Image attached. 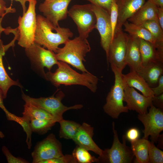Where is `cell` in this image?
Returning a JSON list of instances; mask_svg holds the SVG:
<instances>
[{"label":"cell","instance_id":"cell-1","mask_svg":"<svg viewBox=\"0 0 163 163\" xmlns=\"http://www.w3.org/2000/svg\"><path fill=\"white\" fill-rule=\"evenodd\" d=\"M37 26L34 42L56 53L59 46L65 44L73 35L68 28L54 26L46 18L36 16Z\"/></svg>","mask_w":163,"mask_h":163},{"label":"cell","instance_id":"cell-2","mask_svg":"<svg viewBox=\"0 0 163 163\" xmlns=\"http://www.w3.org/2000/svg\"><path fill=\"white\" fill-rule=\"evenodd\" d=\"M58 68L54 72L49 71L46 73V79L58 87L65 85H79L87 87L93 93L97 89L98 78L90 72L80 74L71 68L67 63L59 61Z\"/></svg>","mask_w":163,"mask_h":163},{"label":"cell","instance_id":"cell-3","mask_svg":"<svg viewBox=\"0 0 163 163\" xmlns=\"http://www.w3.org/2000/svg\"><path fill=\"white\" fill-rule=\"evenodd\" d=\"M55 53L57 60L69 64L82 72H88L83 63L86 61L85 58L86 54L91 50L87 39L79 36L69 39Z\"/></svg>","mask_w":163,"mask_h":163},{"label":"cell","instance_id":"cell-4","mask_svg":"<svg viewBox=\"0 0 163 163\" xmlns=\"http://www.w3.org/2000/svg\"><path fill=\"white\" fill-rule=\"evenodd\" d=\"M114 75V82L106 98L103 107L104 112L113 119H117L120 113L129 110L123 104L124 84L122 71L111 65Z\"/></svg>","mask_w":163,"mask_h":163},{"label":"cell","instance_id":"cell-5","mask_svg":"<svg viewBox=\"0 0 163 163\" xmlns=\"http://www.w3.org/2000/svg\"><path fill=\"white\" fill-rule=\"evenodd\" d=\"M65 97L63 92L59 91L55 96L54 94L48 97L34 98L25 94L22 92V97L25 102L29 103L36 106L46 110L54 117L57 122L63 119V115L66 111L82 108L83 106L77 104L69 107L64 105L61 101Z\"/></svg>","mask_w":163,"mask_h":163},{"label":"cell","instance_id":"cell-6","mask_svg":"<svg viewBox=\"0 0 163 163\" xmlns=\"http://www.w3.org/2000/svg\"><path fill=\"white\" fill-rule=\"evenodd\" d=\"M113 133V142L110 149L103 151L98 158L97 162L105 163H130L134 156L130 147L126 145L125 135L122 137V143L120 142L114 122L112 123Z\"/></svg>","mask_w":163,"mask_h":163},{"label":"cell","instance_id":"cell-7","mask_svg":"<svg viewBox=\"0 0 163 163\" xmlns=\"http://www.w3.org/2000/svg\"><path fill=\"white\" fill-rule=\"evenodd\" d=\"M28 9L19 16L18 19V43L20 46L27 48L34 43L35 31L37 26L35 11L36 0H29Z\"/></svg>","mask_w":163,"mask_h":163},{"label":"cell","instance_id":"cell-8","mask_svg":"<svg viewBox=\"0 0 163 163\" xmlns=\"http://www.w3.org/2000/svg\"><path fill=\"white\" fill-rule=\"evenodd\" d=\"M68 15L76 24L79 36L82 38L87 39L95 28L97 18L91 4L73 5L68 10Z\"/></svg>","mask_w":163,"mask_h":163},{"label":"cell","instance_id":"cell-9","mask_svg":"<svg viewBox=\"0 0 163 163\" xmlns=\"http://www.w3.org/2000/svg\"><path fill=\"white\" fill-rule=\"evenodd\" d=\"M129 35L122 29L116 30L106 56L107 62L121 71L127 65L126 57Z\"/></svg>","mask_w":163,"mask_h":163},{"label":"cell","instance_id":"cell-10","mask_svg":"<svg viewBox=\"0 0 163 163\" xmlns=\"http://www.w3.org/2000/svg\"><path fill=\"white\" fill-rule=\"evenodd\" d=\"M149 108L148 112L138 114L137 117L144 126L143 138L148 139L150 136L151 141L157 143L160 133L163 130V110L155 107L152 104Z\"/></svg>","mask_w":163,"mask_h":163},{"label":"cell","instance_id":"cell-11","mask_svg":"<svg viewBox=\"0 0 163 163\" xmlns=\"http://www.w3.org/2000/svg\"><path fill=\"white\" fill-rule=\"evenodd\" d=\"M25 49L26 54L31 62L40 71L43 77L46 79L44 68H46L49 71H50L53 66L57 65L59 62L55 53L46 49L34 42Z\"/></svg>","mask_w":163,"mask_h":163},{"label":"cell","instance_id":"cell-12","mask_svg":"<svg viewBox=\"0 0 163 163\" xmlns=\"http://www.w3.org/2000/svg\"><path fill=\"white\" fill-rule=\"evenodd\" d=\"M31 155L33 163H41L43 161L64 155L61 143L53 133L38 142Z\"/></svg>","mask_w":163,"mask_h":163},{"label":"cell","instance_id":"cell-13","mask_svg":"<svg viewBox=\"0 0 163 163\" xmlns=\"http://www.w3.org/2000/svg\"><path fill=\"white\" fill-rule=\"evenodd\" d=\"M72 0H45L39 6V11L53 26L57 27L59 22L66 18L68 8Z\"/></svg>","mask_w":163,"mask_h":163},{"label":"cell","instance_id":"cell-14","mask_svg":"<svg viewBox=\"0 0 163 163\" xmlns=\"http://www.w3.org/2000/svg\"><path fill=\"white\" fill-rule=\"evenodd\" d=\"M97 18L95 28L101 37V45L107 55L109 45L112 40V29L110 13L103 8L91 3Z\"/></svg>","mask_w":163,"mask_h":163},{"label":"cell","instance_id":"cell-15","mask_svg":"<svg viewBox=\"0 0 163 163\" xmlns=\"http://www.w3.org/2000/svg\"><path fill=\"white\" fill-rule=\"evenodd\" d=\"M123 101L129 110L135 111L138 114L147 113L152 104L153 97H146L137 92L135 89L129 86L124 82Z\"/></svg>","mask_w":163,"mask_h":163},{"label":"cell","instance_id":"cell-16","mask_svg":"<svg viewBox=\"0 0 163 163\" xmlns=\"http://www.w3.org/2000/svg\"><path fill=\"white\" fill-rule=\"evenodd\" d=\"M94 128L87 123L81 125L74 138L72 139L78 146L88 151L94 152L99 156L103 150L100 149L93 141Z\"/></svg>","mask_w":163,"mask_h":163},{"label":"cell","instance_id":"cell-17","mask_svg":"<svg viewBox=\"0 0 163 163\" xmlns=\"http://www.w3.org/2000/svg\"><path fill=\"white\" fill-rule=\"evenodd\" d=\"M145 0H117V21L116 30L122 29L123 24L145 4Z\"/></svg>","mask_w":163,"mask_h":163},{"label":"cell","instance_id":"cell-18","mask_svg":"<svg viewBox=\"0 0 163 163\" xmlns=\"http://www.w3.org/2000/svg\"><path fill=\"white\" fill-rule=\"evenodd\" d=\"M139 43V39L129 35L126 62L130 71L137 72L142 68Z\"/></svg>","mask_w":163,"mask_h":163},{"label":"cell","instance_id":"cell-19","mask_svg":"<svg viewBox=\"0 0 163 163\" xmlns=\"http://www.w3.org/2000/svg\"><path fill=\"white\" fill-rule=\"evenodd\" d=\"M14 42L12 40L9 44L4 45L2 41L0 39V87L2 91L4 99L6 98L7 92L12 86L22 87L18 80L14 81L9 77L5 69L3 62V56L5 52L10 47L14 46Z\"/></svg>","mask_w":163,"mask_h":163},{"label":"cell","instance_id":"cell-20","mask_svg":"<svg viewBox=\"0 0 163 163\" xmlns=\"http://www.w3.org/2000/svg\"><path fill=\"white\" fill-rule=\"evenodd\" d=\"M142 67L151 63L163 62V54L158 50L155 44L139 39Z\"/></svg>","mask_w":163,"mask_h":163},{"label":"cell","instance_id":"cell-21","mask_svg":"<svg viewBox=\"0 0 163 163\" xmlns=\"http://www.w3.org/2000/svg\"><path fill=\"white\" fill-rule=\"evenodd\" d=\"M158 7L149 0H148L127 21L140 25L149 20L158 21Z\"/></svg>","mask_w":163,"mask_h":163},{"label":"cell","instance_id":"cell-22","mask_svg":"<svg viewBox=\"0 0 163 163\" xmlns=\"http://www.w3.org/2000/svg\"><path fill=\"white\" fill-rule=\"evenodd\" d=\"M145 80L151 88L156 86L160 77L163 75V62H159L142 67L136 72Z\"/></svg>","mask_w":163,"mask_h":163},{"label":"cell","instance_id":"cell-23","mask_svg":"<svg viewBox=\"0 0 163 163\" xmlns=\"http://www.w3.org/2000/svg\"><path fill=\"white\" fill-rule=\"evenodd\" d=\"M123 76L124 82L129 86L136 89L146 97H154L151 88L136 71H130L126 74H123Z\"/></svg>","mask_w":163,"mask_h":163},{"label":"cell","instance_id":"cell-24","mask_svg":"<svg viewBox=\"0 0 163 163\" xmlns=\"http://www.w3.org/2000/svg\"><path fill=\"white\" fill-rule=\"evenodd\" d=\"M150 141L142 138L131 142V150L136 157L134 163H149L148 150Z\"/></svg>","mask_w":163,"mask_h":163},{"label":"cell","instance_id":"cell-25","mask_svg":"<svg viewBox=\"0 0 163 163\" xmlns=\"http://www.w3.org/2000/svg\"><path fill=\"white\" fill-rule=\"evenodd\" d=\"M124 30L133 37L156 44V41L150 33L143 26L126 21L123 24Z\"/></svg>","mask_w":163,"mask_h":163},{"label":"cell","instance_id":"cell-26","mask_svg":"<svg viewBox=\"0 0 163 163\" xmlns=\"http://www.w3.org/2000/svg\"><path fill=\"white\" fill-rule=\"evenodd\" d=\"M24 107V110L22 113L23 116L30 120L35 119H54L56 120L53 115L47 111L29 103L25 102Z\"/></svg>","mask_w":163,"mask_h":163},{"label":"cell","instance_id":"cell-27","mask_svg":"<svg viewBox=\"0 0 163 163\" xmlns=\"http://www.w3.org/2000/svg\"><path fill=\"white\" fill-rule=\"evenodd\" d=\"M60 125L59 136L60 138L73 139L75 137L81 125L74 121L63 119L58 122Z\"/></svg>","mask_w":163,"mask_h":163},{"label":"cell","instance_id":"cell-28","mask_svg":"<svg viewBox=\"0 0 163 163\" xmlns=\"http://www.w3.org/2000/svg\"><path fill=\"white\" fill-rule=\"evenodd\" d=\"M56 121L54 119H33L30 125L32 132L40 135L46 133L54 126Z\"/></svg>","mask_w":163,"mask_h":163},{"label":"cell","instance_id":"cell-29","mask_svg":"<svg viewBox=\"0 0 163 163\" xmlns=\"http://www.w3.org/2000/svg\"><path fill=\"white\" fill-rule=\"evenodd\" d=\"M85 149L77 145L72 153L75 163L97 162L98 158L92 156Z\"/></svg>","mask_w":163,"mask_h":163},{"label":"cell","instance_id":"cell-30","mask_svg":"<svg viewBox=\"0 0 163 163\" xmlns=\"http://www.w3.org/2000/svg\"><path fill=\"white\" fill-rule=\"evenodd\" d=\"M140 25L150 33L156 43H163V30L161 28L158 21L154 20H149Z\"/></svg>","mask_w":163,"mask_h":163},{"label":"cell","instance_id":"cell-31","mask_svg":"<svg viewBox=\"0 0 163 163\" xmlns=\"http://www.w3.org/2000/svg\"><path fill=\"white\" fill-rule=\"evenodd\" d=\"M15 122L22 127L24 131L26 133L27 137L26 142L28 149H30L32 146L31 135L33 132L30 126V120L23 116L22 117L16 116Z\"/></svg>","mask_w":163,"mask_h":163},{"label":"cell","instance_id":"cell-32","mask_svg":"<svg viewBox=\"0 0 163 163\" xmlns=\"http://www.w3.org/2000/svg\"><path fill=\"white\" fill-rule=\"evenodd\" d=\"M149 163H163V152L150 141L148 150Z\"/></svg>","mask_w":163,"mask_h":163},{"label":"cell","instance_id":"cell-33","mask_svg":"<svg viewBox=\"0 0 163 163\" xmlns=\"http://www.w3.org/2000/svg\"><path fill=\"white\" fill-rule=\"evenodd\" d=\"M110 17L112 29V41L114 37L117 21L118 9L116 1H114L112 3Z\"/></svg>","mask_w":163,"mask_h":163},{"label":"cell","instance_id":"cell-34","mask_svg":"<svg viewBox=\"0 0 163 163\" xmlns=\"http://www.w3.org/2000/svg\"><path fill=\"white\" fill-rule=\"evenodd\" d=\"M2 151L5 156L8 163H28L26 160L19 157H15L13 155L8 149L5 146L2 148Z\"/></svg>","mask_w":163,"mask_h":163},{"label":"cell","instance_id":"cell-35","mask_svg":"<svg viewBox=\"0 0 163 163\" xmlns=\"http://www.w3.org/2000/svg\"><path fill=\"white\" fill-rule=\"evenodd\" d=\"M75 163L72 155H66L42 161L41 163Z\"/></svg>","mask_w":163,"mask_h":163},{"label":"cell","instance_id":"cell-36","mask_svg":"<svg viewBox=\"0 0 163 163\" xmlns=\"http://www.w3.org/2000/svg\"><path fill=\"white\" fill-rule=\"evenodd\" d=\"M89 1L93 4L107 11L110 14L111 5L113 2L117 0H83Z\"/></svg>","mask_w":163,"mask_h":163},{"label":"cell","instance_id":"cell-37","mask_svg":"<svg viewBox=\"0 0 163 163\" xmlns=\"http://www.w3.org/2000/svg\"><path fill=\"white\" fill-rule=\"evenodd\" d=\"M125 136L127 140L131 142L138 139L140 136V133L137 128L133 127L127 130Z\"/></svg>","mask_w":163,"mask_h":163},{"label":"cell","instance_id":"cell-38","mask_svg":"<svg viewBox=\"0 0 163 163\" xmlns=\"http://www.w3.org/2000/svg\"><path fill=\"white\" fill-rule=\"evenodd\" d=\"M4 99L2 91L0 87V108H1L5 113L6 117L8 120L14 121L16 119V115L10 113L6 109L4 104Z\"/></svg>","mask_w":163,"mask_h":163},{"label":"cell","instance_id":"cell-39","mask_svg":"<svg viewBox=\"0 0 163 163\" xmlns=\"http://www.w3.org/2000/svg\"><path fill=\"white\" fill-rule=\"evenodd\" d=\"M16 11L15 9L12 8L11 6L7 7L4 0H0V17L3 18L7 14L14 13Z\"/></svg>","mask_w":163,"mask_h":163},{"label":"cell","instance_id":"cell-40","mask_svg":"<svg viewBox=\"0 0 163 163\" xmlns=\"http://www.w3.org/2000/svg\"><path fill=\"white\" fill-rule=\"evenodd\" d=\"M151 88L155 96L163 93V75L159 78L157 85Z\"/></svg>","mask_w":163,"mask_h":163},{"label":"cell","instance_id":"cell-41","mask_svg":"<svg viewBox=\"0 0 163 163\" xmlns=\"http://www.w3.org/2000/svg\"><path fill=\"white\" fill-rule=\"evenodd\" d=\"M152 104L155 107L163 109V93L157 96L154 95L152 98Z\"/></svg>","mask_w":163,"mask_h":163},{"label":"cell","instance_id":"cell-42","mask_svg":"<svg viewBox=\"0 0 163 163\" xmlns=\"http://www.w3.org/2000/svg\"><path fill=\"white\" fill-rule=\"evenodd\" d=\"M157 15L159 24L163 30V8L158 7Z\"/></svg>","mask_w":163,"mask_h":163},{"label":"cell","instance_id":"cell-43","mask_svg":"<svg viewBox=\"0 0 163 163\" xmlns=\"http://www.w3.org/2000/svg\"><path fill=\"white\" fill-rule=\"evenodd\" d=\"M19 2L21 4L23 10V14L26 11L27 7L26 4L27 2H28L29 0H14Z\"/></svg>","mask_w":163,"mask_h":163},{"label":"cell","instance_id":"cell-44","mask_svg":"<svg viewBox=\"0 0 163 163\" xmlns=\"http://www.w3.org/2000/svg\"><path fill=\"white\" fill-rule=\"evenodd\" d=\"M158 7L163 8V0H149Z\"/></svg>","mask_w":163,"mask_h":163},{"label":"cell","instance_id":"cell-45","mask_svg":"<svg viewBox=\"0 0 163 163\" xmlns=\"http://www.w3.org/2000/svg\"><path fill=\"white\" fill-rule=\"evenodd\" d=\"M163 141V135H160L157 141L158 142V145H159V147L163 149V147L162 146V141Z\"/></svg>","mask_w":163,"mask_h":163},{"label":"cell","instance_id":"cell-46","mask_svg":"<svg viewBox=\"0 0 163 163\" xmlns=\"http://www.w3.org/2000/svg\"><path fill=\"white\" fill-rule=\"evenodd\" d=\"M3 18L0 17V35L2 32H4L5 28H3L2 26V22Z\"/></svg>","mask_w":163,"mask_h":163},{"label":"cell","instance_id":"cell-47","mask_svg":"<svg viewBox=\"0 0 163 163\" xmlns=\"http://www.w3.org/2000/svg\"><path fill=\"white\" fill-rule=\"evenodd\" d=\"M5 137V135L3 133L0 131V138H3Z\"/></svg>","mask_w":163,"mask_h":163}]
</instances>
